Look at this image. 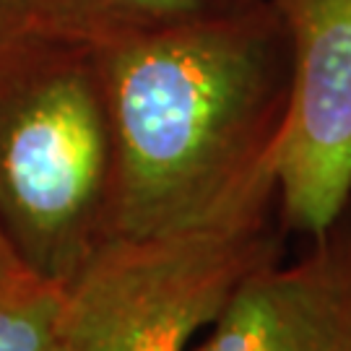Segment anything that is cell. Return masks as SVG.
<instances>
[{
	"label": "cell",
	"mask_w": 351,
	"mask_h": 351,
	"mask_svg": "<svg viewBox=\"0 0 351 351\" xmlns=\"http://www.w3.org/2000/svg\"><path fill=\"white\" fill-rule=\"evenodd\" d=\"M97 55L114 133L110 237L203 224L276 190L291 55L268 0Z\"/></svg>",
	"instance_id": "cell-1"
},
{
	"label": "cell",
	"mask_w": 351,
	"mask_h": 351,
	"mask_svg": "<svg viewBox=\"0 0 351 351\" xmlns=\"http://www.w3.org/2000/svg\"><path fill=\"white\" fill-rule=\"evenodd\" d=\"M112 201L97 50L47 34L0 50V229L26 271L68 287L110 237Z\"/></svg>",
	"instance_id": "cell-2"
},
{
	"label": "cell",
	"mask_w": 351,
	"mask_h": 351,
	"mask_svg": "<svg viewBox=\"0 0 351 351\" xmlns=\"http://www.w3.org/2000/svg\"><path fill=\"white\" fill-rule=\"evenodd\" d=\"M276 190L211 221L107 237L65 287L52 351H185L255 268L278 261Z\"/></svg>",
	"instance_id": "cell-3"
},
{
	"label": "cell",
	"mask_w": 351,
	"mask_h": 351,
	"mask_svg": "<svg viewBox=\"0 0 351 351\" xmlns=\"http://www.w3.org/2000/svg\"><path fill=\"white\" fill-rule=\"evenodd\" d=\"M287 32L291 94L276 146L287 229L320 239L351 198V0H268Z\"/></svg>",
	"instance_id": "cell-4"
},
{
	"label": "cell",
	"mask_w": 351,
	"mask_h": 351,
	"mask_svg": "<svg viewBox=\"0 0 351 351\" xmlns=\"http://www.w3.org/2000/svg\"><path fill=\"white\" fill-rule=\"evenodd\" d=\"M198 351H351V224L242 278Z\"/></svg>",
	"instance_id": "cell-5"
},
{
	"label": "cell",
	"mask_w": 351,
	"mask_h": 351,
	"mask_svg": "<svg viewBox=\"0 0 351 351\" xmlns=\"http://www.w3.org/2000/svg\"><path fill=\"white\" fill-rule=\"evenodd\" d=\"M255 0H29L39 34L91 50L201 24Z\"/></svg>",
	"instance_id": "cell-6"
},
{
	"label": "cell",
	"mask_w": 351,
	"mask_h": 351,
	"mask_svg": "<svg viewBox=\"0 0 351 351\" xmlns=\"http://www.w3.org/2000/svg\"><path fill=\"white\" fill-rule=\"evenodd\" d=\"M65 284L24 271L0 287V351H52Z\"/></svg>",
	"instance_id": "cell-7"
},
{
	"label": "cell",
	"mask_w": 351,
	"mask_h": 351,
	"mask_svg": "<svg viewBox=\"0 0 351 351\" xmlns=\"http://www.w3.org/2000/svg\"><path fill=\"white\" fill-rule=\"evenodd\" d=\"M39 34L29 0H0V50Z\"/></svg>",
	"instance_id": "cell-8"
},
{
	"label": "cell",
	"mask_w": 351,
	"mask_h": 351,
	"mask_svg": "<svg viewBox=\"0 0 351 351\" xmlns=\"http://www.w3.org/2000/svg\"><path fill=\"white\" fill-rule=\"evenodd\" d=\"M24 271H26L24 263L19 261V255H16V250L11 247L8 237H5L3 229H0V287H3L5 281L16 278L19 274H24Z\"/></svg>",
	"instance_id": "cell-9"
}]
</instances>
